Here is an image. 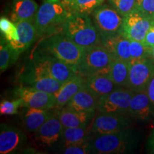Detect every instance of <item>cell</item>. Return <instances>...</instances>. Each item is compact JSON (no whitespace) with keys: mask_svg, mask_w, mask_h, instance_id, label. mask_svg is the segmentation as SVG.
Returning <instances> with one entry per match:
<instances>
[{"mask_svg":"<svg viewBox=\"0 0 154 154\" xmlns=\"http://www.w3.org/2000/svg\"><path fill=\"white\" fill-rule=\"evenodd\" d=\"M71 12L62 0H44L35 19L38 38L62 32L63 24Z\"/></svg>","mask_w":154,"mask_h":154,"instance_id":"6da1fadb","label":"cell"},{"mask_svg":"<svg viewBox=\"0 0 154 154\" xmlns=\"http://www.w3.org/2000/svg\"><path fill=\"white\" fill-rule=\"evenodd\" d=\"M62 32L83 49L101 44V38L90 14L72 11L63 24Z\"/></svg>","mask_w":154,"mask_h":154,"instance_id":"7a4b0ae2","label":"cell"},{"mask_svg":"<svg viewBox=\"0 0 154 154\" xmlns=\"http://www.w3.org/2000/svg\"><path fill=\"white\" fill-rule=\"evenodd\" d=\"M138 143V134L130 128L112 134L94 135L90 140L92 153L97 154L129 153L136 149Z\"/></svg>","mask_w":154,"mask_h":154,"instance_id":"3957f363","label":"cell"},{"mask_svg":"<svg viewBox=\"0 0 154 154\" xmlns=\"http://www.w3.org/2000/svg\"><path fill=\"white\" fill-rule=\"evenodd\" d=\"M38 48L54 56L76 72L85 50L69 39L62 32L42 38Z\"/></svg>","mask_w":154,"mask_h":154,"instance_id":"277c9868","label":"cell"},{"mask_svg":"<svg viewBox=\"0 0 154 154\" xmlns=\"http://www.w3.org/2000/svg\"><path fill=\"white\" fill-rule=\"evenodd\" d=\"M19 85L54 94L61 83L53 79L41 66L29 59L23 67L18 76Z\"/></svg>","mask_w":154,"mask_h":154,"instance_id":"5b68a950","label":"cell"},{"mask_svg":"<svg viewBox=\"0 0 154 154\" xmlns=\"http://www.w3.org/2000/svg\"><path fill=\"white\" fill-rule=\"evenodd\" d=\"M90 15L101 40L121 34L124 17L108 3L103 4Z\"/></svg>","mask_w":154,"mask_h":154,"instance_id":"8992f818","label":"cell"},{"mask_svg":"<svg viewBox=\"0 0 154 154\" xmlns=\"http://www.w3.org/2000/svg\"><path fill=\"white\" fill-rule=\"evenodd\" d=\"M31 59L41 66L53 79L61 84L78 74L72 67L39 48L36 50Z\"/></svg>","mask_w":154,"mask_h":154,"instance_id":"52a82bcc","label":"cell"},{"mask_svg":"<svg viewBox=\"0 0 154 154\" xmlns=\"http://www.w3.org/2000/svg\"><path fill=\"white\" fill-rule=\"evenodd\" d=\"M113 59L102 44L87 48L84 50L77 72L84 77L90 76L109 68Z\"/></svg>","mask_w":154,"mask_h":154,"instance_id":"ba28073f","label":"cell"},{"mask_svg":"<svg viewBox=\"0 0 154 154\" xmlns=\"http://www.w3.org/2000/svg\"><path fill=\"white\" fill-rule=\"evenodd\" d=\"M134 91L128 88H117L98 99L96 111L101 113L128 115V109Z\"/></svg>","mask_w":154,"mask_h":154,"instance_id":"9c48e42d","label":"cell"},{"mask_svg":"<svg viewBox=\"0 0 154 154\" xmlns=\"http://www.w3.org/2000/svg\"><path fill=\"white\" fill-rule=\"evenodd\" d=\"M153 76L154 62L151 59L130 61L127 88L134 91L146 90Z\"/></svg>","mask_w":154,"mask_h":154,"instance_id":"30bf717a","label":"cell"},{"mask_svg":"<svg viewBox=\"0 0 154 154\" xmlns=\"http://www.w3.org/2000/svg\"><path fill=\"white\" fill-rule=\"evenodd\" d=\"M153 23V18L134 10L124 17L121 34L130 40L143 42L148 31Z\"/></svg>","mask_w":154,"mask_h":154,"instance_id":"8fae6325","label":"cell"},{"mask_svg":"<svg viewBox=\"0 0 154 154\" xmlns=\"http://www.w3.org/2000/svg\"><path fill=\"white\" fill-rule=\"evenodd\" d=\"M14 94L22 101V107L36 108L51 110L56 108V99L53 94L19 85L14 88Z\"/></svg>","mask_w":154,"mask_h":154,"instance_id":"7c38bea8","label":"cell"},{"mask_svg":"<svg viewBox=\"0 0 154 154\" xmlns=\"http://www.w3.org/2000/svg\"><path fill=\"white\" fill-rule=\"evenodd\" d=\"M128 115L99 113L91 126L94 135H103L118 132L129 128L132 121Z\"/></svg>","mask_w":154,"mask_h":154,"instance_id":"4fadbf2b","label":"cell"},{"mask_svg":"<svg viewBox=\"0 0 154 154\" xmlns=\"http://www.w3.org/2000/svg\"><path fill=\"white\" fill-rule=\"evenodd\" d=\"M63 131V126L56 111L34 133V140L42 147H53L61 141Z\"/></svg>","mask_w":154,"mask_h":154,"instance_id":"5bb4252c","label":"cell"},{"mask_svg":"<svg viewBox=\"0 0 154 154\" xmlns=\"http://www.w3.org/2000/svg\"><path fill=\"white\" fill-rule=\"evenodd\" d=\"M27 137L22 131L11 125H0V153L11 154L22 150Z\"/></svg>","mask_w":154,"mask_h":154,"instance_id":"9a60e30c","label":"cell"},{"mask_svg":"<svg viewBox=\"0 0 154 154\" xmlns=\"http://www.w3.org/2000/svg\"><path fill=\"white\" fill-rule=\"evenodd\" d=\"M128 116L143 122H147L153 118L154 108L146 90L134 91L131 100Z\"/></svg>","mask_w":154,"mask_h":154,"instance_id":"2e32d148","label":"cell"},{"mask_svg":"<svg viewBox=\"0 0 154 154\" xmlns=\"http://www.w3.org/2000/svg\"><path fill=\"white\" fill-rule=\"evenodd\" d=\"M19 32V40L9 43L15 54H20L27 50L38 38L35 21H22L15 23Z\"/></svg>","mask_w":154,"mask_h":154,"instance_id":"e0dca14e","label":"cell"},{"mask_svg":"<svg viewBox=\"0 0 154 154\" xmlns=\"http://www.w3.org/2000/svg\"><path fill=\"white\" fill-rule=\"evenodd\" d=\"M85 87L96 97L107 95L118 87L109 75V68L90 76H86Z\"/></svg>","mask_w":154,"mask_h":154,"instance_id":"ac0fdd59","label":"cell"},{"mask_svg":"<svg viewBox=\"0 0 154 154\" xmlns=\"http://www.w3.org/2000/svg\"><path fill=\"white\" fill-rule=\"evenodd\" d=\"M102 45L114 59L130 61L131 40L123 34H119L101 40Z\"/></svg>","mask_w":154,"mask_h":154,"instance_id":"d6986e66","label":"cell"},{"mask_svg":"<svg viewBox=\"0 0 154 154\" xmlns=\"http://www.w3.org/2000/svg\"><path fill=\"white\" fill-rule=\"evenodd\" d=\"M85 77L78 74L61 84L59 89L54 94L56 99L55 109H59L64 107L77 92L85 87Z\"/></svg>","mask_w":154,"mask_h":154,"instance_id":"ffe728a7","label":"cell"},{"mask_svg":"<svg viewBox=\"0 0 154 154\" xmlns=\"http://www.w3.org/2000/svg\"><path fill=\"white\" fill-rule=\"evenodd\" d=\"M39 6L35 0H12L10 19L17 23L22 21H35Z\"/></svg>","mask_w":154,"mask_h":154,"instance_id":"44dd1931","label":"cell"},{"mask_svg":"<svg viewBox=\"0 0 154 154\" xmlns=\"http://www.w3.org/2000/svg\"><path fill=\"white\" fill-rule=\"evenodd\" d=\"M54 112L48 109L24 107L21 116L26 130L34 134L49 119Z\"/></svg>","mask_w":154,"mask_h":154,"instance_id":"7402d4cb","label":"cell"},{"mask_svg":"<svg viewBox=\"0 0 154 154\" xmlns=\"http://www.w3.org/2000/svg\"><path fill=\"white\" fill-rule=\"evenodd\" d=\"M57 113L63 128L88 127L95 115V112H81L65 107L57 109Z\"/></svg>","mask_w":154,"mask_h":154,"instance_id":"603a6c76","label":"cell"},{"mask_svg":"<svg viewBox=\"0 0 154 154\" xmlns=\"http://www.w3.org/2000/svg\"><path fill=\"white\" fill-rule=\"evenodd\" d=\"M98 99L97 97L84 87L77 92L64 107L81 112H96Z\"/></svg>","mask_w":154,"mask_h":154,"instance_id":"cb8c5ba5","label":"cell"},{"mask_svg":"<svg viewBox=\"0 0 154 154\" xmlns=\"http://www.w3.org/2000/svg\"><path fill=\"white\" fill-rule=\"evenodd\" d=\"M91 128L88 127H74V128H63L61 148L74 144L88 141L93 137Z\"/></svg>","mask_w":154,"mask_h":154,"instance_id":"d4e9b609","label":"cell"},{"mask_svg":"<svg viewBox=\"0 0 154 154\" xmlns=\"http://www.w3.org/2000/svg\"><path fill=\"white\" fill-rule=\"evenodd\" d=\"M109 75L118 87L127 88L129 75V61L113 59L109 65Z\"/></svg>","mask_w":154,"mask_h":154,"instance_id":"484cf974","label":"cell"},{"mask_svg":"<svg viewBox=\"0 0 154 154\" xmlns=\"http://www.w3.org/2000/svg\"><path fill=\"white\" fill-rule=\"evenodd\" d=\"M0 42V71L3 73L18 60L19 57L10 47L9 42L2 36Z\"/></svg>","mask_w":154,"mask_h":154,"instance_id":"4316f807","label":"cell"},{"mask_svg":"<svg viewBox=\"0 0 154 154\" xmlns=\"http://www.w3.org/2000/svg\"><path fill=\"white\" fill-rule=\"evenodd\" d=\"M106 0H74L68 6L72 12L91 14L96 8L104 4Z\"/></svg>","mask_w":154,"mask_h":154,"instance_id":"83f0119b","label":"cell"},{"mask_svg":"<svg viewBox=\"0 0 154 154\" xmlns=\"http://www.w3.org/2000/svg\"><path fill=\"white\" fill-rule=\"evenodd\" d=\"M0 31L1 36L9 43L15 42L19 40V32L17 25L10 19L2 17L0 19Z\"/></svg>","mask_w":154,"mask_h":154,"instance_id":"f1b7e54d","label":"cell"},{"mask_svg":"<svg viewBox=\"0 0 154 154\" xmlns=\"http://www.w3.org/2000/svg\"><path fill=\"white\" fill-rule=\"evenodd\" d=\"M131 60H139L143 59H150V48L148 47L143 42L131 40L130 45Z\"/></svg>","mask_w":154,"mask_h":154,"instance_id":"f546056e","label":"cell"},{"mask_svg":"<svg viewBox=\"0 0 154 154\" xmlns=\"http://www.w3.org/2000/svg\"><path fill=\"white\" fill-rule=\"evenodd\" d=\"M119 14L126 17L136 9V0H106Z\"/></svg>","mask_w":154,"mask_h":154,"instance_id":"4dcf8cb0","label":"cell"},{"mask_svg":"<svg viewBox=\"0 0 154 154\" xmlns=\"http://www.w3.org/2000/svg\"><path fill=\"white\" fill-rule=\"evenodd\" d=\"M20 107H22V101L19 98L12 101L2 100L0 103V113L2 115H14L18 113Z\"/></svg>","mask_w":154,"mask_h":154,"instance_id":"1f68e13d","label":"cell"},{"mask_svg":"<svg viewBox=\"0 0 154 154\" xmlns=\"http://www.w3.org/2000/svg\"><path fill=\"white\" fill-rule=\"evenodd\" d=\"M61 153L65 154H88L92 153L90 140L62 147Z\"/></svg>","mask_w":154,"mask_h":154,"instance_id":"d6a6232c","label":"cell"},{"mask_svg":"<svg viewBox=\"0 0 154 154\" xmlns=\"http://www.w3.org/2000/svg\"><path fill=\"white\" fill-rule=\"evenodd\" d=\"M135 10L153 19L154 0H136Z\"/></svg>","mask_w":154,"mask_h":154,"instance_id":"836d02e7","label":"cell"},{"mask_svg":"<svg viewBox=\"0 0 154 154\" xmlns=\"http://www.w3.org/2000/svg\"><path fill=\"white\" fill-rule=\"evenodd\" d=\"M143 43L149 48L154 46V23L148 31L144 38Z\"/></svg>","mask_w":154,"mask_h":154,"instance_id":"e575fe53","label":"cell"},{"mask_svg":"<svg viewBox=\"0 0 154 154\" xmlns=\"http://www.w3.org/2000/svg\"><path fill=\"white\" fill-rule=\"evenodd\" d=\"M146 91L147 92V94L148 96H149V98L150 101H151V104L153 105V106L154 108V76L151 79V80L150 81Z\"/></svg>","mask_w":154,"mask_h":154,"instance_id":"d590c367","label":"cell"},{"mask_svg":"<svg viewBox=\"0 0 154 154\" xmlns=\"http://www.w3.org/2000/svg\"><path fill=\"white\" fill-rule=\"evenodd\" d=\"M148 148H149V149L154 148V128L153 131L151 132L149 140H148Z\"/></svg>","mask_w":154,"mask_h":154,"instance_id":"8d00e7d4","label":"cell"},{"mask_svg":"<svg viewBox=\"0 0 154 154\" xmlns=\"http://www.w3.org/2000/svg\"><path fill=\"white\" fill-rule=\"evenodd\" d=\"M150 59L154 62V46L150 47Z\"/></svg>","mask_w":154,"mask_h":154,"instance_id":"74e56055","label":"cell"},{"mask_svg":"<svg viewBox=\"0 0 154 154\" xmlns=\"http://www.w3.org/2000/svg\"><path fill=\"white\" fill-rule=\"evenodd\" d=\"M62 1L67 5H69V4H70L71 2H72L74 1V0H62Z\"/></svg>","mask_w":154,"mask_h":154,"instance_id":"f35d334b","label":"cell"},{"mask_svg":"<svg viewBox=\"0 0 154 154\" xmlns=\"http://www.w3.org/2000/svg\"><path fill=\"white\" fill-rule=\"evenodd\" d=\"M149 153H153L154 154V148H152L151 149H149Z\"/></svg>","mask_w":154,"mask_h":154,"instance_id":"ab89813d","label":"cell"},{"mask_svg":"<svg viewBox=\"0 0 154 154\" xmlns=\"http://www.w3.org/2000/svg\"><path fill=\"white\" fill-rule=\"evenodd\" d=\"M153 20H154V17H153Z\"/></svg>","mask_w":154,"mask_h":154,"instance_id":"60d3db41","label":"cell"}]
</instances>
